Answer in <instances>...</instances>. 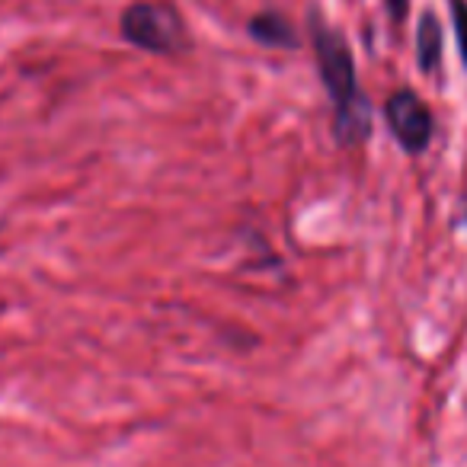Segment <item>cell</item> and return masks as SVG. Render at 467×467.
<instances>
[{"instance_id": "6da1fadb", "label": "cell", "mask_w": 467, "mask_h": 467, "mask_svg": "<svg viewBox=\"0 0 467 467\" xmlns=\"http://www.w3.org/2000/svg\"><path fill=\"white\" fill-rule=\"evenodd\" d=\"M314 52H317V67L324 87L333 99V112H337V138L343 144H358L371 135V112L365 103V93L358 90L356 80V61L346 46V39L337 29L324 26L314 20Z\"/></svg>"}, {"instance_id": "7a4b0ae2", "label": "cell", "mask_w": 467, "mask_h": 467, "mask_svg": "<svg viewBox=\"0 0 467 467\" xmlns=\"http://www.w3.org/2000/svg\"><path fill=\"white\" fill-rule=\"evenodd\" d=\"M122 36L154 55H176L189 46L186 23L167 4H135L122 14Z\"/></svg>"}, {"instance_id": "3957f363", "label": "cell", "mask_w": 467, "mask_h": 467, "mask_svg": "<svg viewBox=\"0 0 467 467\" xmlns=\"http://www.w3.org/2000/svg\"><path fill=\"white\" fill-rule=\"evenodd\" d=\"M384 116H388L394 138L407 150H422L432 141V112L413 90H397L384 106Z\"/></svg>"}, {"instance_id": "277c9868", "label": "cell", "mask_w": 467, "mask_h": 467, "mask_svg": "<svg viewBox=\"0 0 467 467\" xmlns=\"http://www.w3.org/2000/svg\"><path fill=\"white\" fill-rule=\"evenodd\" d=\"M416 61L422 71H435L441 61V26L435 14H422L420 26H416Z\"/></svg>"}, {"instance_id": "5b68a950", "label": "cell", "mask_w": 467, "mask_h": 467, "mask_svg": "<svg viewBox=\"0 0 467 467\" xmlns=\"http://www.w3.org/2000/svg\"><path fill=\"white\" fill-rule=\"evenodd\" d=\"M250 33H254V39H260L263 46H273V48H295V33L292 26H288L285 16L279 14H260L254 16V23H250Z\"/></svg>"}, {"instance_id": "8992f818", "label": "cell", "mask_w": 467, "mask_h": 467, "mask_svg": "<svg viewBox=\"0 0 467 467\" xmlns=\"http://www.w3.org/2000/svg\"><path fill=\"white\" fill-rule=\"evenodd\" d=\"M451 4V20H454V36H458L461 58L467 65V0H448Z\"/></svg>"}, {"instance_id": "52a82bcc", "label": "cell", "mask_w": 467, "mask_h": 467, "mask_svg": "<svg viewBox=\"0 0 467 467\" xmlns=\"http://www.w3.org/2000/svg\"><path fill=\"white\" fill-rule=\"evenodd\" d=\"M384 4H388L390 16H394L397 23H400L403 16H407V0H384Z\"/></svg>"}]
</instances>
